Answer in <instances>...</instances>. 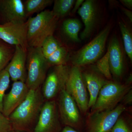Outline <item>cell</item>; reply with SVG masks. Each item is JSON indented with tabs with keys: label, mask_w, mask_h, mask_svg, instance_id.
I'll return each instance as SVG.
<instances>
[{
	"label": "cell",
	"mask_w": 132,
	"mask_h": 132,
	"mask_svg": "<svg viewBox=\"0 0 132 132\" xmlns=\"http://www.w3.org/2000/svg\"><path fill=\"white\" fill-rule=\"evenodd\" d=\"M58 18L52 11L43 10L28 20L27 43L29 47H40L48 37L53 35Z\"/></svg>",
	"instance_id": "cell-2"
},
{
	"label": "cell",
	"mask_w": 132,
	"mask_h": 132,
	"mask_svg": "<svg viewBox=\"0 0 132 132\" xmlns=\"http://www.w3.org/2000/svg\"><path fill=\"white\" fill-rule=\"evenodd\" d=\"M131 89V85L109 80L101 89L94 105L88 113L113 109L120 104L125 94Z\"/></svg>",
	"instance_id": "cell-3"
},
{
	"label": "cell",
	"mask_w": 132,
	"mask_h": 132,
	"mask_svg": "<svg viewBox=\"0 0 132 132\" xmlns=\"http://www.w3.org/2000/svg\"><path fill=\"white\" fill-rule=\"evenodd\" d=\"M95 67L107 80H112V78L110 70L108 52L102 58L97 61Z\"/></svg>",
	"instance_id": "cell-25"
},
{
	"label": "cell",
	"mask_w": 132,
	"mask_h": 132,
	"mask_svg": "<svg viewBox=\"0 0 132 132\" xmlns=\"http://www.w3.org/2000/svg\"><path fill=\"white\" fill-rule=\"evenodd\" d=\"M60 132H81L75 130L69 127L64 126L62 128Z\"/></svg>",
	"instance_id": "cell-33"
},
{
	"label": "cell",
	"mask_w": 132,
	"mask_h": 132,
	"mask_svg": "<svg viewBox=\"0 0 132 132\" xmlns=\"http://www.w3.org/2000/svg\"><path fill=\"white\" fill-rule=\"evenodd\" d=\"M121 33L123 38L124 47L127 54L131 61H132V34L127 27L122 22L119 23Z\"/></svg>",
	"instance_id": "cell-23"
},
{
	"label": "cell",
	"mask_w": 132,
	"mask_h": 132,
	"mask_svg": "<svg viewBox=\"0 0 132 132\" xmlns=\"http://www.w3.org/2000/svg\"><path fill=\"white\" fill-rule=\"evenodd\" d=\"M111 26H107L93 40L76 52L73 56L74 66L83 67L97 61L104 53Z\"/></svg>",
	"instance_id": "cell-6"
},
{
	"label": "cell",
	"mask_w": 132,
	"mask_h": 132,
	"mask_svg": "<svg viewBox=\"0 0 132 132\" xmlns=\"http://www.w3.org/2000/svg\"><path fill=\"white\" fill-rule=\"evenodd\" d=\"M29 91L26 82L20 81H14L10 91L4 96L2 113L9 117L24 101Z\"/></svg>",
	"instance_id": "cell-12"
},
{
	"label": "cell",
	"mask_w": 132,
	"mask_h": 132,
	"mask_svg": "<svg viewBox=\"0 0 132 132\" xmlns=\"http://www.w3.org/2000/svg\"><path fill=\"white\" fill-rule=\"evenodd\" d=\"M0 10L5 22L26 21L25 7L21 0L0 1Z\"/></svg>",
	"instance_id": "cell-17"
},
{
	"label": "cell",
	"mask_w": 132,
	"mask_h": 132,
	"mask_svg": "<svg viewBox=\"0 0 132 132\" xmlns=\"http://www.w3.org/2000/svg\"><path fill=\"white\" fill-rule=\"evenodd\" d=\"M81 27L80 22L77 19H67L62 24V29L64 32L72 40L75 42L80 41L78 35Z\"/></svg>",
	"instance_id": "cell-19"
},
{
	"label": "cell",
	"mask_w": 132,
	"mask_h": 132,
	"mask_svg": "<svg viewBox=\"0 0 132 132\" xmlns=\"http://www.w3.org/2000/svg\"><path fill=\"white\" fill-rule=\"evenodd\" d=\"M68 53L67 48L61 46L52 54L46 58L50 67L67 65Z\"/></svg>",
	"instance_id": "cell-21"
},
{
	"label": "cell",
	"mask_w": 132,
	"mask_h": 132,
	"mask_svg": "<svg viewBox=\"0 0 132 132\" xmlns=\"http://www.w3.org/2000/svg\"><path fill=\"white\" fill-rule=\"evenodd\" d=\"M131 110L123 112L116 121L111 132H132Z\"/></svg>",
	"instance_id": "cell-18"
},
{
	"label": "cell",
	"mask_w": 132,
	"mask_h": 132,
	"mask_svg": "<svg viewBox=\"0 0 132 132\" xmlns=\"http://www.w3.org/2000/svg\"><path fill=\"white\" fill-rule=\"evenodd\" d=\"M27 52L21 47L15 46L14 53L5 69L13 81H20L26 82Z\"/></svg>",
	"instance_id": "cell-13"
},
{
	"label": "cell",
	"mask_w": 132,
	"mask_h": 132,
	"mask_svg": "<svg viewBox=\"0 0 132 132\" xmlns=\"http://www.w3.org/2000/svg\"><path fill=\"white\" fill-rule=\"evenodd\" d=\"M122 10L124 13L127 16L128 19L130 20V21L132 22V12L130 10L126 9L125 8L122 9Z\"/></svg>",
	"instance_id": "cell-32"
},
{
	"label": "cell",
	"mask_w": 132,
	"mask_h": 132,
	"mask_svg": "<svg viewBox=\"0 0 132 132\" xmlns=\"http://www.w3.org/2000/svg\"><path fill=\"white\" fill-rule=\"evenodd\" d=\"M27 58L26 85L29 90L41 87L50 66L40 47H29Z\"/></svg>",
	"instance_id": "cell-4"
},
{
	"label": "cell",
	"mask_w": 132,
	"mask_h": 132,
	"mask_svg": "<svg viewBox=\"0 0 132 132\" xmlns=\"http://www.w3.org/2000/svg\"><path fill=\"white\" fill-rule=\"evenodd\" d=\"M119 104L112 110L88 113L85 120V132H111L118 118L128 109Z\"/></svg>",
	"instance_id": "cell-7"
},
{
	"label": "cell",
	"mask_w": 132,
	"mask_h": 132,
	"mask_svg": "<svg viewBox=\"0 0 132 132\" xmlns=\"http://www.w3.org/2000/svg\"><path fill=\"white\" fill-rule=\"evenodd\" d=\"M65 90L75 101L81 114L86 116L89 111V94L81 68L71 67Z\"/></svg>",
	"instance_id": "cell-8"
},
{
	"label": "cell",
	"mask_w": 132,
	"mask_h": 132,
	"mask_svg": "<svg viewBox=\"0 0 132 132\" xmlns=\"http://www.w3.org/2000/svg\"><path fill=\"white\" fill-rule=\"evenodd\" d=\"M81 72L89 94V111L94 105L101 89L109 80L96 69L95 67Z\"/></svg>",
	"instance_id": "cell-14"
},
{
	"label": "cell",
	"mask_w": 132,
	"mask_h": 132,
	"mask_svg": "<svg viewBox=\"0 0 132 132\" xmlns=\"http://www.w3.org/2000/svg\"><path fill=\"white\" fill-rule=\"evenodd\" d=\"M63 127L56 100L45 101L32 132H60Z\"/></svg>",
	"instance_id": "cell-10"
},
{
	"label": "cell",
	"mask_w": 132,
	"mask_h": 132,
	"mask_svg": "<svg viewBox=\"0 0 132 132\" xmlns=\"http://www.w3.org/2000/svg\"><path fill=\"white\" fill-rule=\"evenodd\" d=\"M75 1L74 0H55L52 12L58 19L64 17L69 13Z\"/></svg>",
	"instance_id": "cell-22"
},
{
	"label": "cell",
	"mask_w": 132,
	"mask_h": 132,
	"mask_svg": "<svg viewBox=\"0 0 132 132\" xmlns=\"http://www.w3.org/2000/svg\"><path fill=\"white\" fill-rule=\"evenodd\" d=\"M13 130L9 117L0 112V132H9Z\"/></svg>",
	"instance_id": "cell-28"
},
{
	"label": "cell",
	"mask_w": 132,
	"mask_h": 132,
	"mask_svg": "<svg viewBox=\"0 0 132 132\" xmlns=\"http://www.w3.org/2000/svg\"><path fill=\"white\" fill-rule=\"evenodd\" d=\"M53 2L52 0H28L24 5L26 17L35 13L42 12Z\"/></svg>",
	"instance_id": "cell-20"
},
{
	"label": "cell",
	"mask_w": 132,
	"mask_h": 132,
	"mask_svg": "<svg viewBox=\"0 0 132 132\" xmlns=\"http://www.w3.org/2000/svg\"><path fill=\"white\" fill-rule=\"evenodd\" d=\"M121 2L123 3V5H125L129 9H132V0H121L120 1Z\"/></svg>",
	"instance_id": "cell-31"
},
{
	"label": "cell",
	"mask_w": 132,
	"mask_h": 132,
	"mask_svg": "<svg viewBox=\"0 0 132 132\" xmlns=\"http://www.w3.org/2000/svg\"><path fill=\"white\" fill-rule=\"evenodd\" d=\"M41 88L29 90L24 101L9 116L13 130L32 132L45 102Z\"/></svg>",
	"instance_id": "cell-1"
},
{
	"label": "cell",
	"mask_w": 132,
	"mask_h": 132,
	"mask_svg": "<svg viewBox=\"0 0 132 132\" xmlns=\"http://www.w3.org/2000/svg\"><path fill=\"white\" fill-rule=\"evenodd\" d=\"M10 77L5 69L0 73V112H2L3 103L5 92L9 87Z\"/></svg>",
	"instance_id": "cell-26"
},
{
	"label": "cell",
	"mask_w": 132,
	"mask_h": 132,
	"mask_svg": "<svg viewBox=\"0 0 132 132\" xmlns=\"http://www.w3.org/2000/svg\"><path fill=\"white\" fill-rule=\"evenodd\" d=\"M9 132H26V131H16V130H13Z\"/></svg>",
	"instance_id": "cell-34"
},
{
	"label": "cell",
	"mask_w": 132,
	"mask_h": 132,
	"mask_svg": "<svg viewBox=\"0 0 132 132\" xmlns=\"http://www.w3.org/2000/svg\"><path fill=\"white\" fill-rule=\"evenodd\" d=\"M61 121L63 127H69L81 132L85 131V120L75 101L65 89L56 99Z\"/></svg>",
	"instance_id": "cell-5"
},
{
	"label": "cell",
	"mask_w": 132,
	"mask_h": 132,
	"mask_svg": "<svg viewBox=\"0 0 132 132\" xmlns=\"http://www.w3.org/2000/svg\"><path fill=\"white\" fill-rule=\"evenodd\" d=\"M108 52L112 78L114 81L121 82L125 71V64L119 42L116 37L111 40Z\"/></svg>",
	"instance_id": "cell-15"
},
{
	"label": "cell",
	"mask_w": 132,
	"mask_h": 132,
	"mask_svg": "<svg viewBox=\"0 0 132 132\" xmlns=\"http://www.w3.org/2000/svg\"><path fill=\"white\" fill-rule=\"evenodd\" d=\"M84 2V1L83 0H77V1H76L74 5V6L73 9L72 11V13H75L77 10H79Z\"/></svg>",
	"instance_id": "cell-30"
},
{
	"label": "cell",
	"mask_w": 132,
	"mask_h": 132,
	"mask_svg": "<svg viewBox=\"0 0 132 132\" xmlns=\"http://www.w3.org/2000/svg\"><path fill=\"white\" fill-rule=\"evenodd\" d=\"M27 21L10 22L0 24V39L27 51Z\"/></svg>",
	"instance_id": "cell-11"
},
{
	"label": "cell",
	"mask_w": 132,
	"mask_h": 132,
	"mask_svg": "<svg viewBox=\"0 0 132 132\" xmlns=\"http://www.w3.org/2000/svg\"><path fill=\"white\" fill-rule=\"evenodd\" d=\"M121 104L126 107L127 108H130L132 104V90L130 89L128 92L125 94L123 97Z\"/></svg>",
	"instance_id": "cell-29"
},
{
	"label": "cell",
	"mask_w": 132,
	"mask_h": 132,
	"mask_svg": "<svg viewBox=\"0 0 132 132\" xmlns=\"http://www.w3.org/2000/svg\"><path fill=\"white\" fill-rule=\"evenodd\" d=\"M12 56L9 48L0 45V73L5 69Z\"/></svg>",
	"instance_id": "cell-27"
},
{
	"label": "cell",
	"mask_w": 132,
	"mask_h": 132,
	"mask_svg": "<svg viewBox=\"0 0 132 132\" xmlns=\"http://www.w3.org/2000/svg\"><path fill=\"white\" fill-rule=\"evenodd\" d=\"M78 13L85 25V28L80 35L83 40L90 37L95 27L97 19V5L94 1L87 0L83 3Z\"/></svg>",
	"instance_id": "cell-16"
},
{
	"label": "cell",
	"mask_w": 132,
	"mask_h": 132,
	"mask_svg": "<svg viewBox=\"0 0 132 132\" xmlns=\"http://www.w3.org/2000/svg\"><path fill=\"white\" fill-rule=\"evenodd\" d=\"M71 67L67 65L53 67L41 88L45 101L56 100L60 93L65 89Z\"/></svg>",
	"instance_id": "cell-9"
},
{
	"label": "cell",
	"mask_w": 132,
	"mask_h": 132,
	"mask_svg": "<svg viewBox=\"0 0 132 132\" xmlns=\"http://www.w3.org/2000/svg\"><path fill=\"white\" fill-rule=\"evenodd\" d=\"M61 46L53 36L51 35L45 39L43 42L40 48L43 54L46 59L55 52Z\"/></svg>",
	"instance_id": "cell-24"
}]
</instances>
